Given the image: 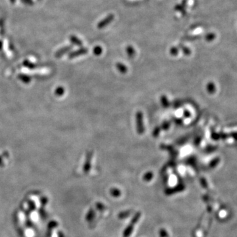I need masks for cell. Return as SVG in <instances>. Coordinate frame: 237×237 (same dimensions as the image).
Here are the masks:
<instances>
[{"mask_svg":"<svg viewBox=\"0 0 237 237\" xmlns=\"http://www.w3.org/2000/svg\"><path fill=\"white\" fill-rule=\"evenodd\" d=\"M159 133H160V128H159V126H158V127H156V128H155V129H154L152 135L154 137H157L159 134Z\"/></svg>","mask_w":237,"mask_h":237,"instance_id":"14","label":"cell"},{"mask_svg":"<svg viewBox=\"0 0 237 237\" xmlns=\"http://www.w3.org/2000/svg\"><path fill=\"white\" fill-rule=\"evenodd\" d=\"M102 51H103L102 48H101V47L100 46H96L93 49L94 54L95 56H100V55L102 54Z\"/></svg>","mask_w":237,"mask_h":237,"instance_id":"7","label":"cell"},{"mask_svg":"<svg viewBox=\"0 0 237 237\" xmlns=\"http://www.w3.org/2000/svg\"><path fill=\"white\" fill-rule=\"evenodd\" d=\"M22 2H23L24 4H28V5H32L33 1L32 0H21Z\"/></svg>","mask_w":237,"mask_h":237,"instance_id":"15","label":"cell"},{"mask_svg":"<svg viewBox=\"0 0 237 237\" xmlns=\"http://www.w3.org/2000/svg\"><path fill=\"white\" fill-rule=\"evenodd\" d=\"M1 47H2V42L0 41V49L1 48Z\"/></svg>","mask_w":237,"mask_h":237,"instance_id":"18","label":"cell"},{"mask_svg":"<svg viewBox=\"0 0 237 237\" xmlns=\"http://www.w3.org/2000/svg\"><path fill=\"white\" fill-rule=\"evenodd\" d=\"M126 52L127 56L130 57V58H133L135 56V54H136V51H135V49L132 46H128L126 48Z\"/></svg>","mask_w":237,"mask_h":237,"instance_id":"5","label":"cell"},{"mask_svg":"<svg viewBox=\"0 0 237 237\" xmlns=\"http://www.w3.org/2000/svg\"><path fill=\"white\" fill-rule=\"evenodd\" d=\"M115 16L114 14H109L107 15L106 17H105L104 19H102L101 21H100L98 24V28L99 29H104L105 27H106L107 25L112 23V21L114 20Z\"/></svg>","mask_w":237,"mask_h":237,"instance_id":"2","label":"cell"},{"mask_svg":"<svg viewBox=\"0 0 237 237\" xmlns=\"http://www.w3.org/2000/svg\"><path fill=\"white\" fill-rule=\"evenodd\" d=\"M116 67L117 69V70L119 71L121 73L125 74L128 71L127 67H126L125 65L123 64L122 63H120V62L117 63H116Z\"/></svg>","mask_w":237,"mask_h":237,"instance_id":"4","label":"cell"},{"mask_svg":"<svg viewBox=\"0 0 237 237\" xmlns=\"http://www.w3.org/2000/svg\"><path fill=\"white\" fill-rule=\"evenodd\" d=\"M178 48H177V47H172L170 49V54L173 56H177L178 54Z\"/></svg>","mask_w":237,"mask_h":237,"instance_id":"12","label":"cell"},{"mask_svg":"<svg viewBox=\"0 0 237 237\" xmlns=\"http://www.w3.org/2000/svg\"><path fill=\"white\" fill-rule=\"evenodd\" d=\"M136 126L138 134H144L145 131L144 117H143V114L141 111H138L136 114Z\"/></svg>","mask_w":237,"mask_h":237,"instance_id":"1","label":"cell"},{"mask_svg":"<svg viewBox=\"0 0 237 237\" xmlns=\"http://www.w3.org/2000/svg\"><path fill=\"white\" fill-rule=\"evenodd\" d=\"M70 40L71 42H72L74 44H75L76 46H82V42L79 39V38H77L76 36H71L70 37Z\"/></svg>","mask_w":237,"mask_h":237,"instance_id":"6","label":"cell"},{"mask_svg":"<svg viewBox=\"0 0 237 237\" xmlns=\"http://www.w3.org/2000/svg\"><path fill=\"white\" fill-rule=\"evenodd\" d=\"M9 1H10L11 3L12 4H14L16 2V0H9Z\"/></svg>","mask_w":237,"mask_h":237,"instance_id":"17","label":"cell"},{"mask_svg":"<svg viewBox=\"0 0 237 237\" xmlns=\"http://www.w3.org/2000/svg\"><path fill=\"white\" fill-rule=\"evenodd\" d=\"M175 9L177 11H178L181 13L183 15H184L186 13L185 11V7L183 6V5H177L175 7Z\"/></svg>","mask_w":237,"mask_h":237,"instance_id":"10","label":"cell"},{"mask_svg":"<svg viewBox=\"0 0 237 237\" xmlns=\"http://www.w3.org/2000/svg\"><path fill=\"white\" fill-rule=\"evenodd\" d=\"M71 49V46H67V47H65V48H63L62 49H61L60 50L57 52V55H58V56H62V55L65 54L66 52L69 51Z\"/></svg>","mask_w":237,"mask_h":237,"instance_id":"11","label":"cell"},{"mask_svg":"<svg viewBox=\"0 0 237 237\" xmlns=\"http://www.w3.org/2000/svg\"><path fill=\"white\" fill-rule=\"evenodd\" d=\"M183 115H184V116H185L186 117H190V115H191L190 113L188 111H186V110L185 111H184Z\"/></svg>","mask_w":237,"mask_h":237,"instance_id":"16","label":"cell"},{"mask_svg":"<svg viewBox=\"0 0 237 237\" xmlns=\"http://www.w3.org/2000/svg\"><path fill=\"white\" fill-rule=\"evenodd\" d=\"M161 103L162 104V106H163L165 108H167V107H169V100H168L167 98L165 96H162L161 97Z\"/></svg>","mask_w":237,"mask_h":237,"instance_id":"9","label":"cell"},{"mask_svg":"<svg viewBox=\"0 0 237 237\" xmlns=\"http://www.w3.org/2000/svg\"><path fill=\"white\" fill-rule=\"evenodd\" d=\"M179 48H180L182 51H183V53L185 55V56H189V55L191 54V49H188L186 46H184L183 44H180L179 45Z\"/></svg>","mask_w":237,"mask_h":237,"instance_id":"8","label":"cell"},{"mask_svg":"<svg viewBox=\"0 0 237 237\" xmlns=\"http://www.w3.org/2000/svg\"><path fill=\"white\" fill-rule=\"evenodd\" d=\"M170 127V123L169 121H165L162 124V128L163 129L164 131H167Z\"/></svg>","mask_w":237,"mask_h":237,"instance_id":"13","label":"cell"},{"mask_svg":"<svg viewBox=\"0 0 237 237\" xmlns=\"http://www.w3.org/2000/svg\"><path fill=\"white\" fill-rule=\"evenodd\" d=\"M87 53H88V49L85 48H82L79 49H78V50L72 52V53L70 54L69 57L71 59H72V58H74V57L82 56V55L86 54Z\"/></svg>","mask_w":237,"mask_h":237,"instance_id":"3","label":"cell"}]
</instances>
